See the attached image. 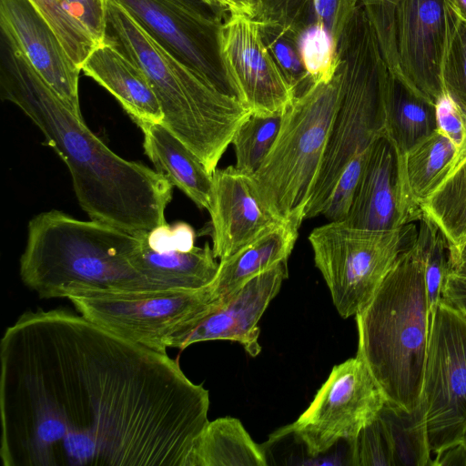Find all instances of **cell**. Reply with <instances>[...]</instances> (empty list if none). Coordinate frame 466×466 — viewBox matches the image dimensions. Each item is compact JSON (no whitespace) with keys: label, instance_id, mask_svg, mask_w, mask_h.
Instances as JSON below:
<instances>
[{"label":"cell","instance_id":"cell-33","mask_svg":"<svg viewBox=\"0 0 466 466\" xmlns=\"http://www.w3.org/2000/svg\"><path fill=\"white\" fill-rule=\"evenodd\" d=\"M55 33L72 62L82 68L97 43L61 0H28Z\"/></svg>","mask_w":466,"mask_h":466},{"label":"cell","instance_id":"cell-43","mask_svg":"<svg viewBox=\"0 0 466 466\" xmlns=\"http://www.w3.org/2000/svg\"><path fill=\"white\" fill-rule=\"evenodd\" d=\"M238 10L252 18H256L259 6V0H232Z\"/></svg>","mask_w":466,"mask_h":466},{"label":"cell","instance_id":"cell-1","mask_svg":"<svg viewBox=\"0 0 466 466\" xmlns=\"http://www.w3.org/2000/svg\"><path fill=\"white\" fill-rule=\"evenodd\" d=\"M209 394L177 360L65 309L0 341L5 466H189Z\"/></svg>","mask_w":466,"mask_h":466},{"label":"cell","instance_id":"cell-7","mask_svg":"<svg viewBox=\"0 0 466 466\" xmlns=\"http://www.w3.org/2000/svg\"><path fill=\"white\" fill-rule=\"evenodd\" d=\"M341 95L337 69L329 82L314 84L283 113L278 137L250 176L255 194L279 222L299 228L317 183Z\"/></svg>","mask_w":466,"mask_h":466},{"label":"cell","instance_id":"cell-32","mask_svg":"<svg viewBox=\"0 0 466 466\" xmlns=\"http://www.w3.org/2000/svg\"><path fill=\"white\" fill-rule=\"evenodd\" d=\"M447 40L441 65L445 94L466 118V21L446 0Z\"/></svg>","mask_w":466,"mask_h":466},{"label":"cell","instance_id":"cell-24","mask_svg":"<svg viewBox=\"0 0 466 466\" xmlns=\"http://www.w3.org/2000/svg\"><path fill=\"white\" fill-rule=\"evenodd\" d=\"M189 466H268L261 445L241 421L221 417L208 421L193 450Z\"/></svg>","mask_w":466,"mask_h":466},{"label":"cell","instance_id":"cell-20","mask_svg":"<svg viewBox=\"0 0 466 466\" xmlns=\"http://www.w3.org/2000/svg\"><path fill=\"white\" fill-rule=\"evenodd\" d=\"M136 124L143 132L145 153L155 170L199 208L208 210L212 173L162 122L137 121Z\"/></svg>","mask_w":466,"mask_h":466},{"label":"cell","instance_id":"cell-44","mask_svg":"<svg viewBox=\"0 0 466 466\" xmlns=\"http://www.w3.org/2000/svg\"><path fill=\"white\" fill-rule=\"evenodd\" d=\"M451 271L466 275V243L451 259Z\"/></svg>","mask_w":466,"mask_h":466},{"label":"cell","instance_id":"cell-47","mask_svg":"<svg viewBox=\"0 0 466 466\" xmlns=\"http://www.w3.org/2000/svg\"><path fill=\"white\" fill-rule=\"evenodd\" d=\"M458 15L466 21V0H450Z\"/></svg>","mask_w":466,"mask_h":466},{"label":"cell","instance_id":"cell-3","mask_svg":"<svg viewBox=\"0 0 466 466\" xmlns=\"http://www.w3.org/2000/svg\"><path fill=\"white\" fill-rule=\"evenodd\" d=\"M358 350L390 404H420L430 309L425 247L413 230L376 293L356 316Z\"/></svg>","mask_w":466,"mask_h":466},{"label":"cell","instance_id":"cell-12","mask_svg":"<svg viewBox=\"0 0 466 466\" xmlns=\"http://www.w3.org/2000/svg\"><path fill=\"white\" fill-rule=\"evenodd\" d=\"M116 1L178 60L215 88L241 102L221 56L219 36L226 16L184 0Z\"/></svg>","mask_w":466,"mask_h":466},{"label":"cell","instance_id":"cell-39","mask_svg":"<svg viewBox=\"0 0 466 466\" xmlns=\"http://www.w3.org/2000/svg\"><path fill=\"white\" fill-rule=\"evenodd\" d=\"M436 116L438 129L461 148L466 138V118L447 95L436 105Z\"/></svg>","mask_w":466,"mask_h":466},{"label":"cell","instance_id":"cell-10","mask_svg":"<svg viewBox=\"0 0 466 466\" xmlns=\"http://www.w3.org/2000/svg\"><path fill=\"white\" fill-rule=\"evenodd\" d=\"M419 406L431 452L461 442L466 427V316L443 299L430 312Z\"/></svg>","mask_w":466,"mask_h":466},{"label":"cell","instance_id":"cell-16","mask_svg":"<svg viewBox=\"0 0 466 466\" xmlns=\"http://www.w3.org/2000/svg\"><path fill=\"white\" fill-rule=\"evenodd\" d=\"M446 0H395V38L402 79L437 105L445 96L441 65Z\"/></svg>","mask_w":466,"mask_h":466},{"label":"cell","instance_id":"cell-4","mask_svg":"<svg viewBox=\"0 0 466 466\" xmlns=\"http://www.w3.org/2000/svg\"><path fill=\"white\" fill-rule=\"evenodd\" d=\"M144 237L55 209L42 212L28 223L21 279L42 299L158 290L132 263Z\"/></svg>","mask_w":466,"mask_h":466},{"label":"cell","instance_id":"cell-48","mask_svg":"<svg viewBox=\"0 0 466 466\" xmlns=\"http://www.w3.org/2000/svg\"><path fill=\"white\" fill-rule=\"evenodd\" d=\"M466 451V427L464 429V431H463V435H462V440H461V442Z\"/></svg>","mask_w":466,"mask_h":466},{"label":"cell","instance_id":"cell-17","mask_svg":"<svg viewBox=\"0 0 466 466\" xmlns=\"http://www.w3.org/2000/svg\"><path fill=\"white\" fill-rule=\"evenodd\" d=\"M1 34L79 118L81 69L28 0H0Z\"/></svg>","mask_w":466,"mask_h":466},{"label":"cell","instance_id":"cell-35","mask_svg":"<svg viewBox=\"0 0 466 466\" xmlns=\"http://www.w3.org/2000/svg\"><path fill=\"white\" fill-rule=\"evenodd\" d=\"M305 67L314 84L329 82L338 69L337 42L322 26H309L298 33Z\"/></svg>","mask_w":466,"mask_h":466},{"label":"cell","instance_id":"cell-34","mask_svg":"<svg viewBox=\"0 0 466 466\" xmlns=\"http://www.w3.org/2000/svg\"><path fill=\"white\" fill-rule=\"evenodd\" d=\"M419 230L424 238L425 282L431 312L442 299L444 282L451 271L450 248L443 233L425 214L419 221Z\"/></svg>","mask_w":466,"mask_h":466},{"label":"cell","instance_id":"cell-46","mask_svg":"<svg viewBox=\"0 0 466 466\" xmlns=\"http://www.w3.org/2000/svg\"><path fill=\"white\" fill-rule=\"evenodd\" d=\"M184 1L189 3L190 5L198 7L201 10H204V11H207V12H209L212 14H216V15H225V13L208 6L202 0H184Z\"/></svg>","mask_w":466,"mask_h":466},{"label":"cell","instance_id":"cell-21","mask_svg":"<svg viewBox=\"0 0 466 466\" xmlns=\"http://www.w3.org/2000/svg\"><path fill=\"white\" fill-rule=\"evenodd\" d=\"M132 263L156 289L206 288L215 279L219 267L208 243L189 251H156L148 247L145 237Z\"/></svg>","mask_w":466,"mask_h":466},{"label":"cell","instance_id":"cell-31","mask_svg":"<svg viewBox=\"0 0 466 466\" xmlns=\"http://www.w3.org/2000/svg\"><path fill=\"white\" fill-rule=\"evenodd\" d=\"M258 21L263 42L292 87L295 97L302 95L314 83L301 56L298 33L273 21Z\"/></svg>","mask_w":466,"mask_h":466},{"label":"cell","instance_id":"cell-8","mask_svg":"<svg viewBox=\"0 0 466 466\" xmlns=\"http://www.w3.org/2000/svg\"><path fill=\"white\" fill-rule=\"evenodd\" d=\"M412 225L366 230L329 222L310 232L315 266L343 319L356 316L370 301L410 237Z\"/></svg>","mask_w":466,"mask_h":466},{"label":"cell","instance_id":"cell-27","mask_svg":"<svg viewBox=\"0 0 466 466\" xmlns=\"http://www.w3.org/2000/svg\"><path fill=\"white\" fill-rule=\"evenodd\" d=\"M459 151L460 147L447 135L437 129L404 155L409 187L420 206L444 181Z\"/></svg>","mask_w":466,"mask_h":466},{"label":"cell","instance_id":"cell-45","mask_svg":"<svg viewBox=\"0 0 466 466\" xmlns=\"http://www.w3.org/2000/svg\"><path fill=\"white\" fill-rule=\"evenodd\" d=\"M208 6L226 14L240 13L232 0H202Z\"/></svg>","mask_w":466,"mask_h":466},{"label":"cell","instance_id":"cell-5","mask_svg":"<svg viewBox=\"0 0 466 466\" xmlns=\"http://www.w3.org/2000/svg\"><path fill=\"white\" fill-rule=\"evenodd\" d=\"M107 29L148 79L162 123L213 173L249 110L178 60L116 0H107Z\"/></svg>","mask_w":466,"mask_h":466},{"label":"cell","instance_id":"cell-15","mask_svg":"<svg viewBox=\"0 0 466 466\" xmlns=\"http://www.w3.org/2000/svg\"><path fill=\"white\" fill-rule=\"evenodd\" d=\"M289 276L288 259L255 276L188 323L172 339L170 348L226 339L239 343L251 357L261 351L258 321Z\"/></svg>","mask_w":466,"mask_h":466},{"label":"cell","instance_id":"cell-42","mask_svg":"<svg viewBox=\"0 0 466 466\" xmlns=\"http://www.w3.org/2000/svg\"><path fill=\"white\" fill-rule=\"evenodd\" d=\"M431 461V465H466V451L461 443L452 446L440 453Z\"/></svg>","mask_w":466,"mask_h":466},{"label":"cell","instance_id":"cell-30","mask_svg":"<svg viewBox=\"0 0 466 466\" xmlns=\"http://www.w3.org/2000/svg\"><path fill=\"white\" fill-rule=\"evenodd\" d=\"M282 116L250 113L239 125L231 140L238 170L252 176L260 167L278 137Z\"/></svg>","mask_w":466,"mask_h":466},{"label":"cell","instance_id":"cell-22","mask_svg":"<svg viewBox=\"0 0 466 466\" xmlns=\"http://www.w3.org/2000/svg\"><path fill=\"white\" fill-rule=\"evenodd\" d=\"M299 228L281 222L224 260L211 283L214 295L224 298L247 281L287 260L295 246Z\"/></svg>","mask_w":466,"mask_h":466},{"label":"cell","instance_id":"cell-9","mask_svg":"<svg viewBox=\"0 0 466 466\" xmlns=\"http://www.w3.org/2000/svg\"><path fill=\"white\" fill-rule=\"evenodd\" d=\"M67 299L78 313L109 331L167 353L175 336L219 299L210 284L199 289L86 292Z\"/></svg>","mask_w":466,"mask_h":466},{"label":"cell","instance_id":"cell-36","mask_svg":"<svg viewBox=\"0 0 466 466\" xmlns=\"http://www.w3.org/2000/svg\"><path fill=\"white\" fill-rule=\"evenodd\" d=\"M376 33L389 71L400 76L395 38V0H357Z\"/></svg>","mask_w":466,"mask_h":466},{"label":"cell","instance_id":"cell-19","mask_svg":"<svg viewBox=\"0 0 466 466\" xmlns=\"http://www.w3.org/2000/svg\"><path fill=\"white\" fill-rule=\"evenodd\" d=\"M81 70L106 89L134 122H162L158 99L146 75L110 36L93 49Z\"/></svg>","mask_w":466,"mask_h":466},{"label":"cell","instance_id":"cell-14","mask_svg":"<svg viewBox=\"0 0 466 466\" xmlns=\"http://www.w3.org/2000/svg\"><path fill=\"white\" fill-rule=\"evenodd\" d=\"M423 212L409 187L404 156L385 136L370 147L343 224L366 230H396Z\"/></svg>","mask_w":466,"mask_h":466},{"label":"cell","instance_id":"cell-6","mask_svg":"<svg viewBox=\"0 0 466 466\" xmlns=\"http://www.w3.org/2000/svg\"><path fill=\"white\" fill-rule=\"evenodd\" d=\"M341 95L304 219L321 214L339 176L385 135L389 68L374 28L358 4L337 40Z\"/></svg>","mask_w":466,"mask_h":466},{"label":"cell","instance_id":"cell-38","mask_svg":"<svg viewBox=\"0 0 466 466\" xmlns=\"http://www.w3.org/2000/svg\"><path fill=\"white\" fill-rule=\"evenodd\" d=\"M66 10L100 44L106 35L107 0H61Z\"/></svg>","mask_w":466,"mask_h":466},{"label":"cell","instance_id":"cell-29","mask_svg":"<svg viewBox=\"0 0 466 466\" xmlns=\"http://www.w3.org/2000/svg\"><path fill=\"white\" fill-rule=\"evenodd\" d=\"M268 465L351 466L352 441H341L327 452L312 456L292 425H286L261 444Z\"/></svg>","mask_w":466,"mask_h":466},{"label":"cell","instance_id":"cell-2","mask_svg":"<svg viewBox=\"0 0 466 466\" xmlns=\"http://www.w3.org/2000/svg\"><path fill=\"white\" fill-rule=\"evenodd\" d=\"M0 96L29 117L66 165L91 220L136 236L167 223L173 186L156 170L114 153L3 35Z\"/></svg>","mask_w":466,"mask_h":466},{"label":"cell","instance_id":"cell-26","mask_svg":"<svg viewBox=\"0 0 466 466\" xmlns=\"http://www.w3.org/2000/svg\"><path fill=\"white\" fill-rule=\"evenodd\" d=\"M421 209L443 233L451 259L466 243V138L450 173Z\"/></svg>","mask_w":466,"mask_h":466},{"label":"cell","instance_id":"cell-13","mask_svg":"<svg viewBox=\"0 0 466 466\" xmlns=\"http://www.w3.org/2000/svg\"><path fill=\"white\" fill-rule=\"evenodd\" d=\"M219 38L222 60L242 104L259 116L283 114L295 93L268 51L258 21L242 13H229Z\"/></svg>","mask_w":466,"mask_h":466},{"label":"cell","instance_id":"cell-41","mask_svg":"<svg viewBox=\"0 0 466 466\" xmlns=\"http://www.w3.org/2000/svg\"><path fill=\"white\" fill-rule=\"evenodd\" d=\"M172 244L175 250L189 251L195 248L196 234L191 226L178 222L171 227Z\"/></svg>","mask_w":466,"mask_h":466},{"label":"cell","instance_id":"cell-49","mask_svg":"<svg viewBox=\"0 0 466 466\" xmlns=\"http://www.w3.org/2000/svg\"><path fill=\"white\" fill-rule=\"evenodd\" d=\"M259 2H260V0H259Z\"/></svg>","mask_w":466,"mask_h":466},{"label":"cell","instance_id":"cell-25","mask_svg":"<svg viewBox=\"0 0 466 466\" xmlns=\"http://www.w3.org/2000/svg\"><path fill=\"white\" fill-rule=\"evenodd\" d=\"M357 5V0H260L255 19L273 21L297 33L319 25L337 42Z\"/></svg>","mask_w":466,"mask_h":466},{"label":"cell","instance_id":"cell-23","mask_svg":"<svg viewBox=\"0 0 466 466\" xmlns=\"http://www.w3.org/2000/svg\"><path fill=\"white\" fill-rule=\"evenodd\" d=\"M437 129L436 105L410 88L402 77L390 73L385 136L404 156Z\"/></svg>","mask_w":466,"mask_h":466},{"label":"cell","instance_id":"cell-18","mask_svg":"<svg viewBox=\"0 0 466 466\" xmlns=\"http://www.w3.org/2000/svg\"><path fill=\"white\" fill-rule=\"evenodd\" d=\"M212 250L224 260L281 223L262 205L250 176L235 166L212 173L209 206Z\"/></svg>","mask_w":466,"mask_h":466},{"label":"cell","instance_id":"cell-37","mask_svg":"<svg viewBox=\"0 0 466 466\" xmlns=\"http://www.w3.org/2000/svg\"><path fill=\"white\" fill-rule=\"evenodd\" d=\"M351 466H394L385 429L377 417L352 442Z\"/></svg>","mask_w":466,"mask_h":466},{"label":"cell","instance_id":"cell-11","mask_svg":"<svg viewBox=\"0 0 466 466\" xmlns=\"http://www.w3.org/2000/svg\"><path fill=\"white\" fill-rule=\"evenodd\" d=\"M386 397L358 355L335 365L293 429L312 456L341 441H353L361 429L377 419Z\"/></svg>","mask_w":466,"mask_h":466},{"label":"cell","instance_id":"cell-40","mask_svg":"<svg viewBox=\"0 0 466 466\" xmlns=\"http://www.w3.org/2000/svg\"><path fill=\"white\" fill-rule=\"evenodd\" d=\"M442 299L466 316V275L451 271L444 282Z\"/></svg>","mask_w":466,"mask_h":466},{"label":"cell","instance_id":"cell-28","mask_svg":"<svg viewBox=\"0 0 466 466\" xmlns=\"http://www.w3.org/2000/svg\"><path fill=\"white\" fill-rule=\"evenodd\" d=\"M378 417L388 436L394 466L431 465V450L420 406L409 412L386 401Z\"/></svg>","mask_w":466,"mask_h":466}]
</instances>
